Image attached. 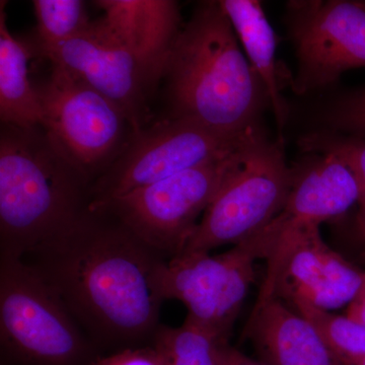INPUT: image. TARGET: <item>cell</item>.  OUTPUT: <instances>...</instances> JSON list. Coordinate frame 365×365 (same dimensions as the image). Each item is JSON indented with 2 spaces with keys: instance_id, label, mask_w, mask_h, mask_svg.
<instances>
[{
  "instance_id": "cell-1",
  "label": "cell",
  "mask_w": 365,
  "mask_h": 365,
  "mask_svg": "<svg viewBox=\"0 0 365 365\" xmlns=\"http://www.w3.org/2000/svg\"><path fill=\"white\" fill-rule=\"evenodd\" d=\"M58 294L103 355L153 344L168 260L110 211L88 205L63 234L23 258Z\"/></svg>"
},
{
  "instance_id": "cell-2",
  "label": "cell",
  "mask_w": 365,
  "mask_h": 365,
  "mask_svg": "<svg viewBox=\"0 0 365 365\" xmlns=\"http://www.w3.org/2000/svg\"><path fill=\"white\" fill-rule=\"evenodd\" d=\"M91 189L42 125L1 124L0 257L25 258L63 234L88 209Z\"/></svg>"
},
{
  "instance_id": "cell-3",
  "label": "cell",
  "mask_w": 365,
  "mask_h": 365,
  "mask_svg": "<svg viewBox=\"0 0 365 365\" xmlns=\"http://www.w3.org/2000/svg\"><path fill=\"white\" fill-rule=\"evenodd\" d=\"M170 117L215 130L242 133L258 127L268 102L220 1L201 2L182 26L165 66Z\"/></svg>"
},
{
  "instance_id": "cell-4",
  "label": "cell",
  "mask_w": 365,
  "mask_h": 365,
  "mask_svg": "<svg viewBox=\"0 0 365 365\" xmlns=\"http://www.w3.org/2000/svg\"><path fill=\"white\" fill-rule=\"evenodd\" d=\"M2 365H95L102 352L23 259L0 257Z\"/></svg>"
},
{
  "instance_id": "cell-5",
  "label": "cell",
  "mask_w": 365,
  "mask_h": 365,
  "mask_svg": "<svg viewBox=\"0 0 365 365\" xmlns=\"http://www.w3.org/2000/svg\"><path fill=\"white\" fill-rule=\"evenodd\" d=\"M292 182L282 140L260 134L247 146L180 255L210 253L251 239L282 211Z\"/></svg>"
},
{
  "instance_id": "cell-6",
  "label": "cell",
  "mask_w": 365,
  "mask_h": 365,
  "mask_svg": "<svg viewBox=\"0 0 365 365\" xmlns=\"http://www.w3.org/2000/svg\"><path fill=\"white\" fill-rule=\"evenodd\" d=\"M262 133L215 130L195 120L170 117L134 132L91 189L90 204L107 202L189 169L227 158Z\"/></svg>"
},
{
  "instance_id": "cell-7",
  "label": "cell",
  "mask_w": 365,
  "mask_h": 365,
  "mask_svg": "<svg viewBox=\"0 0 365 365\" xmlns=\"http://www.w3.org/2000/svg\"><path fill=\"white\" fill-rule=\"evenodd\" d=\"M251 143L227 158L184 170L107 202L90 205L107 209L170 261L182 253L200 217Z\"/></svg>"
},
{
  "instance_id": "cell-8",
  "label": "cell",
  "mask_w": 365,
  "mask_h": 365,
  "mask_svg": "<svg viewBox=\"0 0 365 365\" xmlns=\"http://www.w3.org/2000/svg\"><path fill=\"white\" fill-rule=\"evenodd\" d=\"M42 126L90 180L91 186L114 162L132 130L109 98L52 64L48 78L35 86Z\"/></svg>"
},
{
  "instance_id": "cell-9",
  "label": "cell",
  "mask_w": 365,
  "mask_h": 365,
  "mask_svg": "<svg viewBox=\"0 0 365 365\" xmlns=\"http://www.w3.org/2000/svg\"><path fill=\"white\" fill-rule=\"evenodd\" d=\"M269 235L267 270L255 307L272 299H300L332 311L348 306L359 294L364 272L326 244L319 225L272 223Z\"/></svg>"
},
{
  "instance_id": "cell-10",
  "label": "cell",
  "mask_w": 365,
  "mask_h": 365,
  "mask_svg": "<svg viewBox=\"0 0 365 365\" xmlns=\"http://www.w3.org/2000/svg\"><path fill=\"white\" fill-rule=\"evenodd\" d=\"M260 259L251 240L220 255H179L160 272L163 299L182 302L187 321L228 341Z\"/></svg>"
},
{
  "instance_id": "cell-11",
  "label": "cell",
  "mask_w": 365,
  "mask_h": 365,
  "mask_svg": "<svg viewBox=\"0 0 365 365\" xmlns=\"http://www.w3.org/2000/svg\"><path fill=\"white\" fill-rule=\"evenodd\" d=\"M288 23L297 60L292 86L299 95L327 88L345 71L365 67L364 1H290Z\"/></svg>"
},
{
  "instance_id": "cell-12",
  "label": "cell",
  "mask_w": 365,
  "mask_h": 365,
  "mask_svg": "<svg viewBox=\"0 0 365 365\" xmlns=\"http://www.w3.org/2000/svg\"><path fill=\"white\" fill-rule=\"evenodd\" d=\"M41 54L117 105L133 133L150 125L155 86L138 59L102 21H91L78 35Z\"/></svg>"
},
{
  "instance_id": "cell-13",
  "label": "cell",
  "mask_w": 365,
  "mask_h": 365,
  "mask_svg": "<svg viewBox=\"0 0 365 365\" xmlns=\"http://www.w3.org/2000/svg\"><path fill=\"white\" fill-rule=\"evenodd\" d=\"M106 28L138 59L153 85L163 78L181 32L179 4L173 0H98Z\"/></svg>"
},
{
  "instance_id": "cell-14",
  "label": "cell",
  "mask_w": 365,
  "mask_h": 365,
  "mask_svg": "<svg viewBox=\"0 0 365 365\" xmlns=\"http://www.w3.org/2000/svg\"><path fill=\"white\" fill-rule=\"evenodd\" d=\"M292 170L289 195L278 220L288 225H321L359 206L360 189L351 169L334 155L311 153Z\"/></svg>"
},
{
  "instance_id": "cell-15",
  "label": "cell",
  "mask_w": 365,
  "mask_h": 365,
  "mask_svg": "<svg viewBox=\"0 0 365 365\" xmlns=\"http://www.w3.org/2000/svg\"><path fill=\"white\" fill-rule=\"evenodd\" d=\"M246 333L267 365H343L311 323L281 299L254 307Z\"/></svg>"
},
{
  "instance_id": "cell-16",
  "label": "cell",
  "mask_w": 365,
  "mask_h": 365,
  "mask_svg": "<svg viewBox=\"0 0 365 365\" xmlns=\"http://www.w3.org/2000/svg\"><path fill=\"white\" fill-rule=\"evenodd\" d=\"M220 4L232 23L250 66L260 79L281 130L287 120V106L281 93L276 62L277 38L265 11L256 0H222Z\"/></svg>"
},
{
  "instance_id": "cell-17",
  "label": "cell",
  "mask_w": 365,
  "mask_h": 365,
  "mask_svg": "<svg viewBox=\"0 0 365 365\" xmlns=\"http://www.w3.org/2000/svg\"><path fill=\"white\" fill-rule=\"evenodd\" d=\"M6 4L0 2V120L1 124L38 126L42 125L43 114L29 78L31 53L9 33Z\"/></svg>"
},
{
  "instance_id": "cell-18",
  "label": "cell",
  "mask_w": 365,
  "mask_h": 365,
  "mask_svg": "<svg viewBox=\"0 0 365 365\" xmlns=\"http://www.w3.org/2000/svg\"><path fill=\"white\" fill-rule=\"evenodd\" d=\"M228 341L185 319L178 328L162 325L153 345L167 365H222Z\"/></svg>"
},
{
  "instance_id": "cell-19",
  "label": "cell",
  "mask_w": 365,
  "mask_h": 365,
  "mask_svg": "<svg viewBox=\"0 0 365 365\" xmlns=\"http://www.w3.org/2000/svg\"><path fill=\"white\" fill-rule=\"evenodd\" d=\"M294 311L316 329L343 365H353L365 353V327L357 322L304 302H290Z\"/></svg>"
},
{
  "instance_id": "cell-20",
  "label": "cell",
  "mask_w": 365,
  "mask_h": 365,
  "mask_svg": "<svg viewBox=\"0 0 365 365\" xmlns=\"http://www.w3.org/2000/svg\"><path fill=\"white\" fill-rule=\"evenodd\" d=\"M40 53L85 31L91 21L81 0H34Z\"/></svg>"
},
{
  "instance_id": "cell-21",
  "label": "cell",
  "mask_w": 365,
  "mask_h": 365,
  "mask_svg": "<svg viewBox=\"0 0 365 365\" xmlns=\"http://www.w3.org/2000/svg\"><path fill=\"white\" fill-rule=\"evenodd\" d=\"M299 146L304 153L334 155L351 169L360 189L357 225L365 237V138L334 130L314 132L302 137Z\"/></svg>"
},
{
  "instance_id": "cell-22",
  "label": "cell",
  "mask_w": 365,
  "mask_h": 365,
  "mask_svg": "<svg viewBox=\"0 0 365 365\" xmlns=\"http://www.w3.org/2000/svg\"><path fill=\"white\" fill-rule=\"evenodd\" d=\"M325 119L334 131L365 138V88L341 98L328 110Z\"/></svg>"
},
{
  "instance_id": "cell-23",
  "label": "cell",
  "mask_w": 365,
  "mask_h": 365,
  "mask_svg": "<svg viewBox=\"0 0 365 365\" xmlns=\"http://www.w3.org/2000/svg\"><path fill=\"white\" fill-rule=\"evenodd\" d=\"M95 365H167L153 344L102 355Z\"/></svg>"
},
{
  "instance_id": "cell-24",
  "label": "cell",
  "mask_w": 365,
  "mask_h": 365,
  "mask_svg": "<svg viewBox=\"0 0 365 365\" xmlns=\"http://www.w3.org/2000/svg\"><path fill=\"white\" fill-rule=\"evenodd\" d=\"M222 365H267L264 362L256 361V360L250 359L244 353L235 349L232 346L227 343L225 346L222 354Z\"/></svg>"
},
{
  "instance_id": "cell-25",
  "label": "cell",
  "mask_w": 365,
  "mask_h": 365,
  "mask_svg": "<svg viewBox=\"0 0 365 365\" xmlns=\"http://www.w3.org/2000/svg\"><path fill=\"white\" fill-rule=\"evenodd\" d=\"M346 316L353 319V321L357 322L360 325L365 327V297L364 295H357L348 304Z\"/></svg>"
},
{
  "instance_id": "cell-26",
  "label": "cell",
  "mask_w": 365,
  "mask_h": 365,
  "mask_svg": "<svg viewBox=\"0 0 365 365\" xmlns=\"http://www.w3.org/2000/svg\"><path fill=\"white\" fill-rule=\"evenodd\" d=\"M353 365H365V353L361 357H359V359L356 360V362Z\"/></svg>"
},
{
  "instance_id": "cell-27",
  "label": "cell",
  "mask_w": 365,
  "mask_h": 365,
  "mask_svg": "<svg viewBox=\"0 0 365 365\" xmlns=\"http://www.w3.org/2000/svg\"><path fill=\"white\" fill-rule=\"evenodd\" d=\"M360 295H364L365 297V272H364V284H362L361 289H360L359 294ZM357 294V295H359Z\"/></svg>"
},
{
  "instance_id": "cell-28",
  "label": "cell",
  "mask_w": 365,
  "mask_h": 365,
  "mask_svg": "<svg viewBox=\"0 0 365 365\" xmlns=\"http://www.w3.org/2000/svg\"><path fill=\"white\" fill-rule=\"evenodd\" d=\"M365 2V1H364Z\"/></svg>"
}]
</instances>
